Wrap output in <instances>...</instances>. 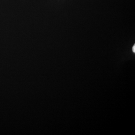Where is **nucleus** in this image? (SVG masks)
Masks as SVG:
<instances>
[{
	"mask_svg": "<svg viewBox=\"0 0 135 135\" xmlns=\"http://www.w3.org/2000/svg\"><path fill=\"white\" fill-rule=\"evenodd\" d=\"M133 52H134V53H135V45H134V46H133Z\"/></svg>",
	"mask_w": 135,
	"mask_h": 135,
	"instance_id": "f257e3e1",
	"label": "nucleus"
}]
</instances>
